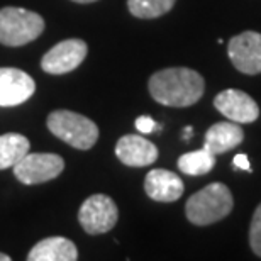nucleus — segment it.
<instances>
[{
	"instance_id": "obj_1",
	"label": "nucleus",
	"mask_w": 261,
	"mask_h": 261,
	"mask_svg": "<svg viewBox=\"0 0 261 261\" xmlns=\"http://www.w3.org/2000/svg\"><path fill=\"white\" fill-rule=\"evenodd\" d=\"M149 93L156 102L168 107H190L205 90L202 75L192 68L175 66L156 71L149 78Z\"/></svg>"
},
{
	"instance_id": "obj_2",
	"label": "nucleus",
	"mask_w": 261,
	"mask_h": 261,
	"mask_svg": "<svg viewBox=\"0 0 261 261\" xmlns=\"http://www.w3.org/2000/svg\"><path fill=\"white\" fill-rule=\"evenodd\" d=\"M234 198L224 184H211L187 200V219L195 226H211L232 212Z\"/></svg>"
},
{
	"instance_id": "obj_3",
	"label": "nucleus",
	"mask_w": 261,
	"mask_h": 261,
	"mask_svg": "<svg viewBox=\"0 0 261 261\" xmlns=\"http://www.w3.org/2000/svg\"><path fill=\"white\" fill-rule=\"evenodd\" d=\"M44 31V19L39 14L20 7L0 9V43L19 48L38 39Z\"/></svg>"
},
{
	"instance_id": "obj_4",
	"label": "nucleus",
	"mask_w": 261,
	"mask_h": 261,
	"mask_svg": "<svg viewBox=\"0 0 261 261\" xmlns=\"http://www.w3.org/2000/svg\"><path fill=\"white\" fill-rule=\"evenodd\" d=\"M48 129L76 149H90L98 139L97 124L82 114L55 111L48 116Z\"/></svg>"
},
{
	"instance_id": "obj_5",
	"label": "nucleus",
	"mask_w": 261,
	"mask_h": 261,
	"mask_svg": "<svg viewBox=\"0 0 261 261\" xmlns=\"http://www.w3.org/2000/svg\"><path fill=\"white\" fill-rule=\"evenodd\" d=\"M65 168V161L53 153H28L14 166V175L24 185H38L55 180Z\"/></svg>"
},
{
	"instance_id": "obj_6",
	"label": "nucleus",
	"mask_w": 261,
	"mask_h": 261,
	"mask_svg": "<svg viewBox=\"0 0 261 261\" xmlns=\"http://www.w3.org/2000/svg\"><path fill=\"white\" fill-rule=\"evenodd\" d=\"M119 211L116 202L111 197L95 194L88 197L82 203L80 212H78V221H80L83 231L92 236L103 234L117 224Z\"/></svg>"
},
{
	"instance_id": "obj_7",
	"label": "nucleus",
	"mask_w": 261,
	"mask_h": 261,
	"mask_svg": "<svg viewBox=\"0 0 261 261\" xmlns=\"http://www.w3.org/2000/svg\"><path fill=\"white\" fill-rule=\"evenodd\" d=\"M227 56L238 71L244 75H259L261 73V34L254 31L231 38L227 44Z\"/></svg>"
},
{
	"instance_id": "obj_8",
	"label": "nucleus",
	"mask_w": 261,
	"mask_h": 261,
	"mask_svg": "<svg viewBox=\"0 0 261 261\" xmlns=\"http://www.w3.org/2000/svg\"><path fill=\"white\" fill-rule=\"evenodd\" d=\"M88 46L82 39H66L53 46L41 60V68L49 75H65L78 68L87 58Z\"/></svg>"
},
{
	"instance_id": "obj_9",
	"label": "nucleus",
	"mask_w": 261,
	"mask_h": 261,
	"mask_svg": "<svg viewBox=\"0 0 261 261\" xmlns=\"http://www.w3.org/2000/svg\"><path fill=\"white\" fill-rule=\"evenodd\" d=\"M214 106L224 117L236 124H251L258 119V103L246 92L227 88L214 98Z\"/></svg>"
},
{
	"instance_id": "obj_10",
	"label": "nucleus",
	"mask_w": 261,
	"mask_h": 261,
	"mask_svg": "<svg viewBox=\"0 0 261 261\" xmlns=\"http://www.w3.org/2000/svg\"><path fill=\"white\" fill-rule=\"evenodd\" d=\"M36 92V83L28 73L17 68H0V106L15 107Z\"/></svg>"
},
{
	"instance_id": "obj_11",
	"label": "nucleus",
	"mask_w": 261,
	"mask_h": 261,
	"mask_svg": "<svg viewBox=\"0 0 261 261\" xmlns=\"http://www.w3.org/2000/svg\"><path fill=\"white\" fill-rule=\"evenodd\" d=\"M116 156L124 165L141 168V166L153 165L158 160V148L143 136L127 134L117 141Z\"/></svg>"
},
{
	"instance_id": "obj_12",
	"label": "nucleus",
	"mask_w": 261,
	"mask_h": 261,
	"mask_svg": "<svg viewBox=\"0 0 261 261\" xmlns=\"http://www.w3.org/2000/svg\"><path fill=\"white\" fill-rule=\"evenodd\" d=\"M184 181L170 170H151L144 178V190L151 200L175 202L184 195Z\"/></svg>"
},
{
	"instance_id": "obj_13",
	"label": "nucleus",
	"mask_w": 261,
	"mask_h": 261,
	"mask_svg": "<svg viewBox=\"0 0 261 261\" xmlns=\"http://www.w3.org/2000/svg\"><path fill=\"white\" fill-rule=\"evenodd\" d=\"M244 139L243 129L236 122H217L208 127L203 139V148L211 151L212 154H224L234 149Z\"/></svg>"
},
{
	"instance_id": "obj_14",
	"label": "nucleus",
	"mask_w": 261,
	"mask_h": 261,
	"mask_svg": "<svg viewBox=\"0 0 261 261\" xmlns=\"http://www.w3.org/2000/svg\"><path fill=\"white\" fill-rule=\"evenodd\" d=\"M78 249L66 238L53 236L39 241L28 254L29 261H75Z\"/></svg>"
},
{
	"instance_id": "obj_15",
	"label": "nucleus",
	"mask_w": 261,
	"mask_h": 261,
	"mask_svg": "<svg viewBox=\"0 0 261 261\" xmlns=\"http://www.w3.org/2000/svg\"><path fill=\"white\" fill-rule=\"evenodd\" d=\"M29 139L22 134L7 133L0 136V170L14 168L29 153Z\"/></svg>"
},
{
	"instance_id": "obj_16",
	"label": "nucleus",
	"mask_w": 261,
	"mask_h": 261,
	"mask_svg": "<svg viewBox=\"0 0 261 261\" xmlns=\"http://www.w3.org/2000/svg\"><path fill=\"white\" fill-rule=\"evenodd\" d=\"M214 166H216V154H212L205 148L198 151H190V153L181 154L178 158V170L181 173L192 176L207 175Z\"/></svg>"
},
{
	"instance_id": "obj_17",
	"label": "nucleus",
	"mask_w": 261,
	"mask_h": 261,
	"mask_svg": "<svg viewBox=\"0 0 261 261\" xmlns=\"http://www.w3.org/2000/svg\"><path fill=\"white\" fill-rule=\"evenodd\" d=\"M176 0H127L129 12L138 19H156L168 14Z\"/></svg>"
},
{
	"instance_id": "obj_18",
	"label": "nucleus",
	"mask_w": 261,
	"mask_h": 261,
	"mask_svg": "<svg viewBox=\"0 0 261 261\" xmlns=\"http://www.w3.org/2000/svg\"><path fill=\"white\" fill-rule=\"evenodd\" d=\"M249 244L256 256L261 258V203L256 207L251 219V227H249Z\"/></svg>"
},
{
	"instance_id": "obj_19",
	"label": "nucleus",
	"mask_w": 261,
	"mask_h": 261,
	"mask_svg": "<svg viewBox=\"0 0 261 261\" xmlns=\"http://www.w3.org/2000/svg\"><path fill=\"white\" fill-rule=\"evenodd\" d=\"M136 129L143 134H149V133H153V130H160L161 126H158V124H156L151 117L141 116V117L136 119Z\"/></svg>"
},
{
	"instance_id": "obj_20",
	"label": "nucleus",
	"mask_w": 261,
	"mask_h": 261,
	"mask_svg": "<svg viewBox=\"0 0 261 261\" xmlns=\"http://www.w3.org/2000/svg\"><path fill=\"white\" fill-rule=\"evenodd\" d=\"M232 163H234V168L244 170V171H251V165H249V160H248L246 154H243V153L236 154V156H234V160H232Z\"/></svg>"
},
{
	"instance_id": "obj_21",
	"label": "nucleus",
	"mask_w": 261,
	"mask_h": 261,
	"mask_svg": "<svg viewBox=\"0 0 261 261\" xmlns=\"http://www.w3.org/2000/svg\"><path fill=\"white\" fill-rule=\"evenodd\" d=\"M184 139H189L190 138V136H192V133H194V129H192V127H185L184 129Z\"/></svg>"
},
{
	"instance_id": "obj_22",
	"label": "nucleus",
	"mask_w": 261,
	"mask_h": 261,
	"mask_svg": "<svg viewBox=\"0 0 261 261\" xmlns=\"http://www.w3.org/2000/svg\"><path fill=\"white\" fill-rule=\"evenodd\" d=\"M0 261H10V256H9V254L0 253Z\"/></svg>"
},
{
	"instance_id": "obj_23",
	"label": "nucleus",
	"mask_w": 261,
	"mask_h": 261,
	"mask_svg": "<svg viewBox=\"0 0 261 261\" xmlns=\"http://www.w3.org/2000/svg\"><path fill=\"white\" fill-rule=\"evenodd\" d=\"M73 2H78V4H92V2H97V0H73Z\"/></svg>"
}]
</instances>
